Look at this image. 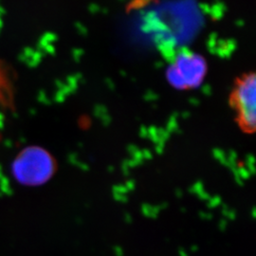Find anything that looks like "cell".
Listing matches in <instances>:
<instances>
[{
	"instance_id": "1",
	"label": "cell",
	"mask_w": 256,
	"mask_h": 256,
	"mask_svg": "<svg viewBox=\"0 0 256 256\" xmlns=\"http://www.w3.org/2000/svg\"><path fill=\"white\" fill-rule=\"evenodd\" d=\"M56 171V162L46 150L32 147L24 150L14 162V174L27 185L46 183Z\"/></svg>"
},
{
	"instance_id": "2",
	"label": "cell",
	"mask_w": 256,
	"mask_h": 256,
	"mask_svg": "<svg viewBox=\"0 0 256 256\" xmlns=\"http://www.w3.org/2000/svg\"><path fill=\"white\" fill-rule=\"evenodd\" d=\"M207 70V63L202 55L182 52L167 68L166 79L176 90H194L202 86Z\"/></svg>"
},
{
	"instance_id": "3",
	"label": "cell",
	"mask_w": 256,
	"mask_h": 256,
	"mask_svg": "<svg viewBox=\"0 0 256 256\" xmlns=\"http://www.w3.org/2000/svg\"><path fill=\"white\" fill-rule=\"evenodd\" d=\"M230 102L236 110L238 126L245 133H254L256 124V74H244L236 81Z\"/></svg>"
}]
</instances>
